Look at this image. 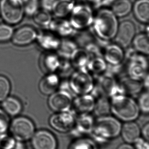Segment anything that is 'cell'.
<instances>
[{
    "mask_svg": "<svg viewBox=\"0 0 149 149\" xmlns=\"http://www.w3.org/2000/svg\"><path fill=\"white\" fill-rule=\"evenodd\" d=\"M93 32L101 41L108 42L114 38L119 23L117 17L111 10L101 9L94 18Z\"/></svg>",
    "mask_w": 149,
    "mask_h": 149,
    "instance_id": "6da1fadb",
    "label": "cell"
},
{
    "mask_svg": "<svg viewBox=\"0 0 149 149\" xmlns=\"http://www.w3.org/2000/svg\"><path fill=\"white\" fill-rule=\"evenodd\" d=\"M111 111L119 120L134 121L139 117L140 110L137 102L128 95L117 94L110 98Z\"/></svg>",
    "mask_w": 149,
    "mask_h": 149,
    "instance_id": "7a4b0ae2",
    "label": "cell"
},
{
    "mask_svg": "<svg viewBox=\"0 0 149 149\" xmlns=\"http://www.w3.org/2000/svg\"><path fill=\"white\" fill-rule=\"evenodd\" d=\"M122 127L120 122L115 117L100 116L94 121L92 134L99 141H107L117 138L120 134Z\"/></svg>",
    "mask_w": 149,
    "mask_h": 149,
    "instance_id": "3957f363",
    "label": "cell"
},
{
    "mask_svg": "<svg viewBox=\"0 0 149 149\" xmlns=\"http://www.w3.org/2000/svg\"><path fill=\"white\" fill-rule=\"evenodd\" d=\"M69 87L78 95L92 93L95 85L93 76L86 68L75 70L69 77Z\"/></svg>",
    "mask_w": 149,
    "mask_h": 149,
    "instance_id": "277c9868",
    "label": "cell"
},
{
    "mask_svg": "<svg viewBox=\"0 0 149 149\" xmlns=\"http://www.w3.org/2000/svg\"><path fill=\"white\" fill-rule=\"evenodd\" d=\"M92 95L96 98L101 95L111 98L119 94L118 80L116 78L108 72L97 76Z\"/></svg>",
    "mask_w": 149,
    "mask_h": 149,
    "instance_id": "5b68a950",
    "label": "cell"
},
{
    "mask_svg": "<svg viewBox=\"0 0 149 149\" xmlns=\"http://www.w3.org/2000/svg\"><path fill=\"white\" fill-rule=\"evenodd\" d=\"M9 129L15 140L22 142L31 140L36 132L32 121L23 116L15 118L10 124Z\"/></svg>",
    "mask_w": 149,
    "mask_h": 149,
    "instance_id": "8992f818",
    "label": "cell"
},
{
    "mask_svg": "<svg viewBox=\"0 0 149 149\" xmlns=\"http://www.w3.org/2000/svg\"><path fill=\"white\" fill-rule=\"evenodd\" d=\"M93 13L92 8L85 4L75 5L71 12L70 22L74 30H85L92 24Z\"/></svg>",
    "mask_w": 149,
    "mask_h": 149,
    "instance_id": "52a82bcc",
    "label": "cell"
},
{
    "mask_svg": "<svg viewBox=\"0 0 149 149\" xmlns=\"http://www.w3.org/2000/svg\"><path fill=\"white\" fill-rule=\"evenodd\" d=\"M24 13L22 0H1L0 13L3 20L8 23L15 24L20 22Z\"/></svg>",
    "mask_w": 149,
    "mask_h": 149,
    "instance_id": "ba28073f",
    "label": "cell"
},
{
    "mask_svg": "<svg viewBox=\"0 0 149 149\" xmlns=\"http://www.w3.org/2000/svg\"><path fill=\"white\" fill-rule=\"evenodd\" d=\"M127 61V72L128 75L131 78L142 80L146 74L148 73V61L145 55L137 52Z\"/></svg>",
    "mask_w": 149,
    "mask_h": 149,
    "instance_id": "9c48e42d",
    "label": "cell"
},
{
    "mask_svg": "<svg viewBox=\"0 0 149 149\" xmlns=\"http://www.w3.org/2000/svg\"><path fill=\"white\" fill-rule=\"evenodd\" d=\"M76 117L71 111L58 112L52 115L49 120L51 127L57 132L66 133L72 131L75 127Z\"/></svg>",
    "mask_w": 149,
    "mask_h": 149,
    "instance_id": "30bf717a",
    "label": "cell"
},
{
    "mask_svg": "<svg viewBox=\"0 0 149 149\" xmlns=\"http://www.w3.org/2000/svg\"><path fill=\"white\" fill-rule=\"evenodd\" d=\"M136 29L133 22L125 20L119 24L116 35L115 37V43L123 49L129 47L136 36Z\"/></svg>",
    "mask_w": 149,
    "mask_h": 149,
    "instance_id": "8fae6325",
    "label": "cell"
},
{
    "mask_svg": "<svg viewBox=\"0 0 149 149\" xmlns=\"http://www.w3.org/2000/svg\"><path fill=\"white\" fill-rule=\"evenodd\" d=\"M73 99L67 90L59 89L51 95L48 104L51 109L56 113L68 112L71 108Z\"/></svg>",
    "mask_w": 149,
    "mask_h": 149,
    "instance_id": "7c38bea8",
    "label": "cell"
},
{
    "mask_svg": "<svg viewBox=\"0 0 149 149\" xmlns=\"http://www.w3.org/2000/svg\"><path fill=\"white\" fill-rule=\"evenodd\" d=\"M31 140L33 149H57V141L55 136L45 130L35 132Z\"/></svg>",
    "mask_w": 149,
    "mask_h": 149,
    "instance_id": "4fadbf2b",
    "label": "cell"
},
{
    "mask_svg": "<svg viewBox=\"0 0 149 149\" xmlns=\"http://www.w3.org/2000/svg\"><path fill=\"white\" fill-rule=\"evenodd\" d=\"M119 94L135 96L140 94L143 88L142 81L124 75L118 81Z\"/></svg>",
    "mask_w": 149,
    "mask_h": 149,
    "instance_id": "5bb4252c",
    "label": "cell"
},
{
    "mask_svg": "<svg viewBox=\"0 0 149 149\" xmlns=\"http://www.w3.org/2000/svg\"><path fill=\"white\" fill-rule=\"evenodd\" d=\"M95 101V98L90 94L78 95L73 100L71 109L78 115L89 114L93 111Z\"/></svg>",
    "mask_w": 149,
    "mask_h": 149,
    "instance_id": "9a60e30c",
    "label": "cell"
},
{
    "mask_svg": "<svg viewBox=\"0 0 149 149\" xmlns=\"http://www.w3.org/2000/svg\"><path fill=\"white\" fill-rule=\"evenodd\" d=\"M102 56L108 64L118 65L124 62L125 51L115 43L108 44L103 48Z\"/></svg>",
    "mask_w": 149,
    "mask_h": 149,
    "instance_id": "2e32d148",
    "label": "cell"
},
{
    "mask_svg": "<svg viewBox=\"0 0 149 149\" xmlns=\"http://www.w3.org/2000/svg\"><path fill=\"white\" fill-rule=\"evenodd\" d=\"M49 25L52 33L62 39L70 38L75 33L70 22L64 18L52 20Z\"/></svg>",
    "mask_w": 149,
    "mask_h": 149,
    "instance_id": "e0dca14e",
    "label": "cell"
},
{
    "mask_svg": "<svg viewBox=\"0 0 149 149\" xmlns=\"http://www.w3.org/2000/svg\"><path fill=\"white\" fill-rule=\"evenodd\" d=\"M36 38V31L31 27L25 26L17 30L13 36L12 41L16 45L23 46L29 44Z\"/></svg>",
    "mask_w": 149,
    "mask_h": 149,
    "instance_id": "ac0fdd59",
    "label": "cell"
},
{
    "mask_svg": "<svg viewBox=\"0 0 149 149\" xmlns=\"http://www.w3.org/2000/svg\"><path fill=\"white\" fill-rule=\"evenodd\" d=\"M60 80L55 73H50L43 78L39 83V89L42 93L51 95L59 88Z\"/></svg>",
    "mask_w": 149,
    "mask_h": 149,
    "instance_id": "d6986e66",
    "label": "cell"
},
{
    "mask_svg": "<svg viewBox=\"0 0 149 149\" xmlns=\"http://www.w3.org/2000/svg\"><path fill=\"white\" fill-rule=\"evenodd\" d=\"M60 61L61 59L57 54L50 51L45 53L41 57V68L49 74L54 73L58 70Z\"/></svg>",
    "mask_w": 149,
    "mask_h": 149,
    "instance_id": "ffe728a7",
    "label": "cell"
},
{
    "mask_svg": "<svg viewBox=\"0 0 149 149\" xmlns=\"http://www.w3.org/2000/svg\"><path fill=\"white\" fill-rule=\"evenodd\" d=\"M141 130L139 125L134 121L127 122L122 127L121 134L127 143H134L141 136Z\"/></svg>",
    "mask_w": 149,
    "mask_h": 149,
    "instance_id": "44dd1931",
    "label": "cell"
},
{
    "mask_svg": "<svg viewBox=\"0 0 149 149\" xmlns=\"http://www.w3.org/2000/svg\"><path fill=\"white\" fill-rule=\"evenodd\" d=\"M91 57L90 54L85 49L78 47L71 55L70 61L74 70L86 69Z\"/></svg>",
    "mask_w": 149,
    "mask_h": 149,
    "instance_id": "7402d4cb",
    "label": "cell"
},
{
    "mask_svg": "<svg viewBox=\"0 0 149 149\" xmlns=\"http://www.w3.org/2000/svg\"><path fill=\"white\" fill-rule=\"evenodd\" d=\"M94 120L90 113L78 115L73 130L81 135L92 134L94 125Z\"/></svg>",
    "mask_w": 149,
    "mask_h": 149,
    "instance_id": "603a6c76",
    "label": "cell"
},
{
    "mask_svg": "<svg viewBox=\"0 0 149 149\" xmlns=\"http://www.w3.org/2000/svg\"><path fill=\"white\" fill-rule=\"evenodd\" d=\"M75 4V0H56L52 10L59 18H64L71 12Z\"/></svg>",
    "mask_w": 149,
    "mask_h": 149,
    "instance_id": "cb8c5ba5",
    "label": "cell"
},
{
    "mask_svg": "<svg viewBox=\"0 0 149 149\" xmlns=\"http://www.w3.org/2000/svg\"><path fill=\"white\" fill-rule=\"evenodd\" d=\"M61 39L52 33L41 34L38 37V41L41 47L49 51L57 50L61 43Z\"/></svg>",
    "mask_w": 149,
    "mask_h": 149,
    "instance_id": "d4e9b609",
    "label": "cell"
},
{
    "mask_svg": "<svg viewBox=\"0 0 149 149\" xmlns=\"http://www.w3.org/2000/svg\"><path fill=\"white\" fill-rule=\"evenodd\" d=\"M107 67L108 64L103 57H92L87 63L86 69L92 75L98 76L106 72Z\"/></svg>",
    "mask_w": 149,
    "mask_h": 149,
    "instance_id": "484cf974",
    "label": "cell"
},
{
    "mask_svg": "<svg viewBox=\"0 0 149 149\" xmlns=\"http://www.w3.org/2000/svg\"><path fill=\"white\" fill-rule=\"evenodd\" d=\"M133 10L136 18L139 22L146 24L149 22V0H137L134 4Z\"/></svg>",
    "mask_w": 149,
    "mask_h": 149,
    "instance_id": "4316f807",
    "label": "cell"
},
{
    "mask_svg": "<svg viewBox=\"0 0 149 149\" xmlns=\"http://www.w3.org/2000/svg\"><path fill=\"white\" fill-rule=\"evenodd\" d=\"M109 97L103 95L95 98L93 111L98 117L109 115L111 111V104Z\"/></svg>",
    "mask_w": 149,
    "mask_h": 149,
    "instance_id": "83f0119b",
    "label": "cell"
},
{
    "mask_svg": "<svg viewBox=\"0 0 149 149\" xmlns=\"http://www.w3.org/2000/svg\"><path fill=\"white\" fill-rule=\"evenodd\" d=\"M78 47L74 39L62 38L59 48L57 50L58 55L61 58L70 59L72 53Z\"/></svg>",
    "mask_w": 149,
    "mask_h": 149,
    "instance_id": "f1b7e54d",
    "label": "cell"
},
{
    "mask_svg": "<svg viewBox=\"0 0 149 149\" xmlns=\"http://www.w3.org/2000/svg\"><path fill=\"white\" fill-rule=\"evenodd\" d=\"M132 43H133V48L138 53L145 56H148L149 34L143 33L136 35Z\"/></svg>",
    "mask_w": 149,
    "mask_h": 149,
    "instance_id": "f546056e",
    "label": "cell"
},
{
    "mask_svg": "<svg viewBox=\"0 0 149 149\" xmlns=\"http://www.w3.org/2000/svg\"><path fill=\"white\" fill-rule=\"evenodd\" d=\"M132 8L130 0H116L112 4L111 10L117 17H123L130 13Z\"/></svg>",
    "mask_w": 149,
    "mask_h": 149,
    "instance_id": "4dcf8cb0",
    "label": "cell"
},
{
    "mask_svg": "<svg viewBox=\"0 0 149 149\" xmlns=\"http://www.w3.org/2000/svg\"><path fill=\"white\" fill-rule=\"evenodd\" d=\"M2 107L4 112L11 116L17 115L21 113L22 106L19 100L14 97L6 98L2 103Z\"/></svg>",
    "mask_w": 149,
    "mask_h": 149,
    "instance_id": "1f68e13d",
    "label": "cell"
},
{
    "mask_svg": "<svg viewBox=\"0 0 149 149\" xmlns=\"http://www.w3.org/2000/svg\"><path fill=\"white\" fill-rule=\"evenodd\" d=\"M69 149H98V148L96 143L93 140L84 138L73 141Z\"/></svg>",
    "mask_w": 149,
    "mask_h": 149,
    "instance_id": "d6a6232c",
    "label": "cell"
},
{
    "mask_svg": "<svg viewBox=\"0 0 149 149\" xmlns=\"http://www.w3.org/2000/svg\"><path fill=\"white\" fill-rule=\"evenodd\" d=\"M33 15L34 21L39 25L47 26L51 22V16L49 11L45 10H37Z\"/></svg>",
    "mask_w": 149,
    "mask_h": 149,
    "instance_id": "836d02e7",
    "label": "cell"
},
{
    "mask_svg": "<svg viewBox=\"0 0 149 149\" xmlns=\"http://www.w3.org/2000/svg\"><path fill=\"white\" fill-rule=\"evenodd\" d=\"M140 111L144 113L149 112V94L148 90L141 92L139 94L137 102Z\"/></svg>",
    "mask_w": 149,
    "mask_h": 149,
    "instance_id": "e575fe53",
    "label": "cell"
},
{
    "mask_svg": "<svg viewBox=\"0 0 149 149\" xmlns=\"http://www.w3.org/2000/svg\"><path fill=\"white\" fill-rule=\"evenodd\" d=\"M17 141L11 135L6 133L0 134V149H13Z\"/></svg>",
    "mask_w": 149,
    "mask_h": 149,
    "instance_id": "d590c367",
    "label": "cell"
},
{
    "mask_svg": "<svg viewBox=\"0 0 149 149\" xmlns=\"http://www.w3.org/2000/svg\"><path fill=\"white\" fill-rule=\"evenodd\" d=\"M10 85L6 77L0 75V102L4 100L9 93Z\"/></svg>",
    "mask_w": 149,
    "mask_h": 149,
    "instance_id": "8d00e7d4",
    "label": "cell"
},
{
    "mask_svg": "<svg viewBox=\"0 0 149 149\" xmlns=\"http://www.w3.org/2000/svg\"><path fill=\"white\" fill-rule=\"evenodd\" d=\"M24 12L29 15H34L37 10L38 0H22Z\"/></svg>",
    "mask_w": 149,
    "mask_h": 149,
    "instance_id": "74e56055",
    "label": "cell"
},
{
    "mask_svg": "<svg viewBox=\"0 0 149 149\" xmlns=\"http://www.w3.org/2000/svg\"><path fill=\"white\" fill-rule=\"evenodd\" d=\"M10 124L8 115L4 110L0 109V134L7 133L9 130Z\"/></svg>",
    "mask_w": 149,
    "mask_h": 149,
    "instance_id": "f35d334b",
    "label": "cell"
},
{
    "mask_svg": "<svg viewBox=\"0 0 149 149\" xmlns=\"http://www.w3.org/2000/svg\"><path fill=\"white\" fill-rule=\"evenodd\" d=\"M12 28L6 24H0V42H5L9 40L13 36Z\"/></svg>",
    "mask_w": 149,
    "mask_h": 149,
    "instance_id": "ab89813d",
    "label": "cell"
},
{
    "mask_svg": "<svg viewBox=\"0 0 149 149\" xmlns=\"http://www.w3.org/2000/svg\"><path fill=\"white\" fill-rule=\"evenodd\" d=\"M134 143L135 149H149L148 141L143 138H139Z\"/></svg>",
    "mask_w": 149,
    "mask_h": 149,
    "instance_id": "60d3db41",
    "label": "cell"
},
{
    "mask_svg": "<svg viewBox=\"0 0 149 149\" xmlns=\"http://www.w3.org/2000/svg\"><path fill=\"white\" fill-rule=\"evenodd\" d=\"M56 0H42V6L44 9L50 11L51 10L52 6Z\"/></svg>",
    "mask_w": 149,
    "mask_h": 149,
    "instance_id": "b9f144b4",
    "label": "cell"
},
{
    "mask_svg": "<svg viewBox=\"0 0 149 149\" xmlns=\"http://www.w3.org/2000/svg\"><path fill=\"white\" fill-rule=\"evenodd\" d=\"M141 132L142 133V134L143 136V139L148 141L149 139V123H147V124L144 125Z\"/></svg>",
    "mask_w": 149,
    "mask_h": 149,
    "instance_id": "7bdbcfd3",
    "label": "cell"
},
{
    "mask_svg": "<svg viewBox=\"0 0 149 149\" xmlns=\"http://www.w3.org/2000/svg\"><path fill=\"white\" fill-rule=\"evenodd\" d=\"M116 0H102L99 3L96 4V7L99 8L101 7H105L113 4Z\"/></svg>",
    "mask_w": 149,
    "mask_h": 149,
    "instance_id": "ee69618b",
    "label": "cell"
},
{
    "mask_svg": "<svg viewBox=\"0 0 149 149\" xmlns=\"http://www.w3.org/2000/svg\"><path fill=\"white\" fill-rule=\"evenodd\" d=\"M143 84V87H145L146 89L148 90L149 88V74L148 73L146 74V76L143 78L142 79Z\"/></svg>",
    "mask_w": 149,
    "mask_h": 149,
    "instance_id": "f6af8a7d",
    "label": "cell"
},
{
    "mask_svg": "<svg viewBox=\"0 0 149 149\" xmlns=\"http://www.w3.org/2000/svg\"><path fill=\"white\" fill-rule=\"evenodd\" d=\"M117 149H135L130 143H123L120 145Z\"/></svg>",
    "mask_w": 149,
    "mask_h": 149,
    "instance_id": "bcb514c9",
    "label": "cell"
},
{
    "mask_svg": "<svg viewBox=\"0 0 149 149\" xmlns=\"http://www.w3.org/2000/svg\"><path fill=\"white\" fill-rule=\"evenodd\" d=\"M88 1L92 3H94V4H97V3H99L102 0H87Z\"/></svg>",
    "mask_w": 149,
    "mask_h": 149,
    "instance_id": "7dc6e473",
    "label": "cell"
}]
</instances>
